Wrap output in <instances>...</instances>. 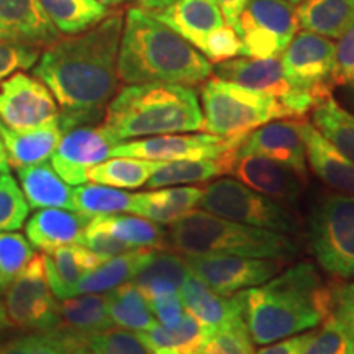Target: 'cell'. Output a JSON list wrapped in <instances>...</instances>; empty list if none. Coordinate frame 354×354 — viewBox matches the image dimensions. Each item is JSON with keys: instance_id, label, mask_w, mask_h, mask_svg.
Segmentation results:
<instances>
[{"instance_id": "cell-58", "label": "cell", "mask_w": 354, "mask_h": 354, "mask_svg": "<svg viewBox=\"0 0 354 354\" xmlns=\"http://www.w3.org/2000/svg\"><path fill=\"white\" fill-rule=\"evenodd\" d=\"M97 2H100L102 6H105V7H109V8H113V7L123 6V3L131 2V0H97Z\"/></svg>"}, {"instance_id": "cell-8", "label": "cell", "mask_w": 354, "mask_h": 354, "mask_svg": "<svg viewBox=\"0 0 354 354\" xmlns=\"http://www.w3.org/2000/svg\"><path fill=\"white\" fill-rule=\"evenodd\" d=\"M198 205L236 223L286 234L297 232V221L286 207L233 179H220L207 185Z\"/></svg>"}, {"instance_id": "cell-16", "label": "cell", "mask_w": 354, "mask_h": 354, "mask_svg": "<svg viewBox=\"0 0 354 354\" xmlns=\"http://www.w3.org/2000/svg\"><path fill=\"white\" fill-rule=\"evenodd\" d=\"M115 145L118 143L102 123L76 127L63 133L51 156V166L66 184H86L88 169L105 161Z\"/></svg>"}, {"instance_id": "cell-31", "label": "cell", "mask_w": 354, "mask_h": 354, "mask_svg": "<svg viewBox=\"0 0 354 354\" xmlns=\"http://www.w3.org/2000/svg\"><path fill=\"white\" fill-rule=\"evenodd\" d=\"M299 26L328 39H338L354 25V0H304L295 8Z\"/></svg>"}, {"instance_id": "cell-2", "label": "cell", "mask_w": 354, "mask_h": 354, "mask_svg": "<svg viewBox=\"0 0 354 354\" xmlns=\"http://www.w3.org/2000/svg\"><path fill=\"white\" fill-rule=\"evenodd\" d=\"M333 310V286L312 263H299L243 290V318L256 344H271L322 325Z\"/></svg>"}, {"instance_id": "cell-10", "label": "cell", "mask_w": 354, "mask_h": 354, "mask_svg": "<svg viewBox=\"0 0 354 354\" xmlns=\"http://www.w3.org/2000/svg\"><path fill=\"white\" fill-rule=\"evenodd\" d=\"M212 74L223 81L272 95L289 110L292 118H302L323 100V97L315 92L292 86L284 76L279 57H233L214 64Z\"/></svg>"}, {"instance_id": "cell-28", "label": "cell", "mask_w": 354, "mask_h": 354, "mask_svg": "<svg viewBox=\"0 0 354 354\" xmlns=\"http://www.w3.org/2000/svg\"><path fill=\"white\" fill-rule=\"evenodd\" d=\"M17 176L30 209L74 210L73 189L56 174L51 165L39 162L35 166L19 167Z\"/></svg>"}, {"instance_id": "cell-32", "label": "cell", "mask_w": 354, "mask_h": 354, "mask_svg": "<svg viewBox=\"0 0 354 354\" xmlns=\"http://www.w3.org/2000/svg\"><path fill=\"white\" fill-rule=\"evenodd\" d=\"M189 274L190 269L184 256L154 250L151 258L131 282L149 300L167 292H179Z\"/></svg>"}, {"instance_id": "cell-20", "label": "cell", "mask_w": 354, "mask_h": 354, "mask_svg": "<svg viewBox=\"0 0 354 354\" xmlns=\"http://www.w3.org/2000/svg\"><path fill=\"white\" fill-rule=\"evenodd\" d=\"M184 310L212 331L243 320V290L221 295L190 272L179 289Z\"/></svg>"}, {"instance_id": "cell-4", "label": "cell", "mask_w": 354, "mask_h": 354, "mask_svg": "<svg viewBox=\"0 0 354 354\" xmlns=\"http://www.w3.org/2000/svg\"><path fill=\"white\" fill-rule=\"evenodd\" d=\"M102 127L122 143L146 136L198 131L203 127V115L197 92L190 86L131 84L110 100Z\"/></svg>"}, {"instance_id": "cell-35", "label": "cell", "mask_w": 354, "mask_h": 354, "mask_svg": "<svg viewBox=\"0 0 354 354\" xmlns=\"http://www.w3.org/2000/svg\"><path fill=\"white\" fill-rule=\"evenodd\" d=\"M312 125L354 162V113L328 95L312 109Z\"/></svg>"}, {"instance_id": "cell-48", "label": "cell", "mask_w": 354, "mask_h": 354, "mask_svg": "<svg viewBox=\"0 0 354 354\" xmlns=\"http://www.w3.org/2000/svg\"><path fill=\"white\" fill-rule=\"evenodd\" d=\"M86 348L87 342L57 328L35 333L33 354H86Z\"/></svg>"}, {"instance_id": "cell-26", "label": "cell", "mask_w": 354, "mask_h": 354, "mask_svg": "<svg viewBox=\"0 0 354 354\" xmlns=\"http://www.w3.org/2000/svg\"><path fill=\"white\" fill-rule=\"evenodd\" d=\"M112 326L113 323L107 312V294L74 295L59 304L56 328L74 338L88 342V338Z\"/></svg>"}, {"instance_id": "cell-18", "label": "cell", "mask_w": 354, "mask_h": 354, "mask_svg": "<svg viewBox=\"0 0 354 354\" xmlns=\"http://www.w3.org/2000/svg\"><path fill=\"white\" fill-rule=\"evenodd\" d=\"M240 154H258L289 167L300 179L307 180V153L300 118L277 120L250 131L236 148Z\"/></svg>"}, {"instance_id": "cell-43", "label": "cell", "mask_w": 354, "mask_h": 354, "mask_svg": "<svg viewBox=\"0 0 354 354\" xmlns=\"http://www.w3.org/2000/svg\"><path fill=\"white\" fill-rule=\"evenodd\" d=\"M86 354H151L136 333L123 328H109L88 338Z\"/></svg>"}, {"instance_id": "cell-38", "label": "cell", "mask_w": 354, "mask_h": 354, "mask_svg": "<svg viewBox=\"0 0 354 354\" xmlns=\"http://www.w3.org/2000/svg\"><path fill=\"white\" fill-rule=\"evenodd\" d=\"M102 228H105L112 236L133 248H153L165 250L166 232L159 223L143 218V216L127 215H100L94 216Z\"/></svg>"}, {"instance_id": "cell-52", "label": "cell", "mask_w": 354, "mask_h": 354, "mask_svg": "<svg viewBox=\"0 0 354 354\" xmlns=\"http://www.w3.org/2000/svg\"><path fill=\"white\" fill-rule=\"evenodd\" d=\"M307 338V333L299 336H289V338L277 342L276 344H269L263 349H259L256 354H300L302 344Z\"/></svg>"}, {"instance_id": "cell-7", "label": "cell", "mask_w": 354, "mask_h": 354, "mask_svg": "<svg viewBox=\"0 0 354 354\" xmlns=\"http://www.w3.org/2000/svg\"><path fill=\"white\" fill-rule=\"evenodd\" d=\"M310 246L336 277H354V194L326 196L310 216Z\"/></svg>"}, {"instance_id": "cell-59", "label": "cell", "mask_w": 354, "mask_h": 354, "mask_svg": "<svg viewBox=\"0 0 354 354\" xmlns=\"http://www.w3.org/2000/svg\"><path fill=\"white\" fill-rule=\"evenodd\" d=\"M349 91H351V97H353V100H354V84H351V86H349Z\"/></svg>"}, {"instance_id": "cell-27", "label": "cell", "mask_w": 354, "mask_h": 354, "mask_svg": "<svg viewBox=\"0 0 354 354\" xmlns=\"http://www.w3.org/2000/svg\"><path fill=\"white\" fill-rule=\"evenodd\" d=\"M202 194L201 187H162L133 194L131 214L159 225H171L194 210Z\"/></svg>"}, {"instance_id": "cell-37", "label": "cell", "mask_w": 354, "mask_h": 354, "mask_svg": "<svg viewBox=\"0 0 354 354\" xmlns=\"http://www.w3.org/2000/svg\"><path fill=\"white\" fill-rule=\"evenodd\" d=\"M225 174L223 158L216 159H183V161L159 162L149 177L146 187L162 189L169 185H189L214 179Z\"/></svg>"}, {"instance_id": "cell-34", "label": "cell", "mask_w": 354, "mask_h": 354, "mask_svg": "<svg viewBox=\"0 0 354 354\" xmlns=\"http://www.w3.org/2000/svg\"><path fill=\"white\" fill-rule=\"evenodd\" d=\"M107 312L113 326L136 333L149 330L158 323L148 299L131 281L109 290Z\"/></svg>"}, {"instance_id": "cell-6", "label": "cell", "mask_w": 354, "mask_h": 354, "mask_svg": "<svg viewBox=\"0 0 354 354\" xmlns=\"http://www.w3.org/2000/svg\"><path fill=\"white\" fill-rule=\"evenodd\" d=\"M202 131L221 138L245 136L272 120L290 117L272 95L218 77L202 82Z\"/></svg>"}, {"instance_id": "cell-51", "label": "cell", "mask_w": 354, "mask_h": 354, "mask_svg": "<svg viewBox=\"0 0 354 354\" xmlns=\"http://www.w3.org/2000/svg\"><path fill=\"white\" fill-rule=\"evenodd\" d=\"M331 313L354 335V282L333 286Z\"/></svg>"}, {"instance_id": "cell-36", "label": "cell", "mask_w": 354, "mask_h": 354, "mask_svg": "<svg viewBox=\"0 0 354 354\" xmlns=\"http://www.w3.org/2000/svg\"><path fill=\"white\" fill-rule=\"evenodd\" d=\"M158 166L159 161L115 156L113 159H109V161L105 159L91 167L87 172V179L115 189H138L146 185Z\"/></svg>"}, {"instance_id": "cell-46", "label": "cell", "mask_w": 354, "mask_h": 354, "mask_svg": "<svg viewBox=\"0 0 354 354\" xmlns=\"http://www.w3.org/2000/svg\"><path fill=\"white\" fill-rule=\"evenodd\" d=\"M39 57V48L30 44L0 41V82L19 71L32 69Z\"/></svg>"}, {"instance_id": "cell-13", "label": "cell", "mask_w": 354, "mask_h": 354, "mask_svg": "<svg viewBox=\"0 0 354 354\" xmlns=\"http://www.w3.org/2000/svg\"><path fill=\"white\" fill-rule=\"evenodd\" d=\"M190 272L221 295L261 286L282 269L284 259L245 258V256H184Z\"/></svg>"}, {"instance_id": "cell-11", "label": "cell", "mask_w": 354, "mask_h": 354, "mask_svg": "<svg viewBox=\"0 0 354 354\" xmlns=\"http://www.w3.org/2000/svg\"><path fill=\"white\" fill-rule=\"evenodd\" d=\"M7 317L21 330L50 331L56 328L59 304L48 284L43 254H35L20 276L6 289Z\"/></svg>"}, {"instance_id": "cell-5", "label": "cell", "mask_w": 354, "mask_h": 354, "mask_svg": "<svg viewBox=\"0 0 354 354\" xmlns=\"http://www.w3.org/2000/svg\"><path fill=\"white\" fill-rule=\"evenodd\" d=\"M166 248L183 256H245L289 259L299 246L289 234L250 227L205 210H190L171 223Z\"/></svg>"}, {"instance_id": "cell-41", "label": "cell", "mask_w": 354, "mask_h": 354, "mask_svg": "<svg viewBox=\"0 0 354 354\" xmlns=\"http://www.w3.org/2000/svg\"><path fill=\"white\" fill-rule=\"evenodd\" d=\"M33 256V248L24 234L0 233V290H6L20 276Z\"/></svg>"}, {"instance_id": "cell-54", "label": "cell", "mask_w": 354, "mask_h": 354, "mask_svg": "<svg viewBox=\"0 0 354 354\" xmlns=\"http://www.w3.org/2000/svg\"><path fill=\"white\" fill-rule=\"evenodd\" d=\"M33 346L35 333L6 343L3 346H0V354H33Z\"/></svg>"}, {"instance_id": "cell-15", "label": "cell", "mask_w": 354, "mask_h": 354, "mask_svg": "<svg viewBox=\"0 0 354 354\" xmlns=\"http://www.w3.org/2000/svg\"><path fill=\"white\" fill-rule=\"evenodd\" d=\"M335 43L312 32H300L281 55L284 76L292 86L312 91L320 97L331 95Z\"/></svg>"}, {"instance_id": "cell-24", "label": "cell", "mask_w": 354, "mask_h": 354, "mask_svg": "<svg viewBox=\"0 0 354 354\" xmlns=\"http://www.w3.org/2000/svg\"><path fill=\"white\" fill-rule=\"evenodd\" d=\"M63 130L59 122L48 123L32 130H12L0 122V138L6 148L10 167L15 169L46 162L59 143Z\"/></svg>"}, {"instance_id": "cell-19", "label": "cell", "mask_w": 354, "mask_h": 354, "mask_svg": "<svg viewBox=\"0 0 354 354\" xmlns=\"http://www.w3.org/2000/svg\"><path fill=\"white\" fill-rule=\"evenodd\" d=\"M61 38L39 0H0V41L46 48Z\"/></svg>"}, {"instance_id": "cell-47", "label": "cell", "mask_w": 354, "mask_h": 354, "mask_svg": "<svg viewBox=\"0 0 354 354\" xmlns=\"http://www.w3.org/2000/svg\"><path fill=\"white\" fill-rule=\"evenodd\" d=\"M202 55L210 61V63H221V61L233 59L241 53V41L238 38L233 26L223 25L221 28L215 30L205 39L202 48Z\"/></svg>"}, {"instance_id": "cell-57", "label": "cell", "mask_w": 354, "mask_h": 354, "mask_svg": "<svg viewBox=\"0 0 354 354\" xmlns=\"http://www.w3.org/2000/svg\"><path fill=\"white\" fill-rule=\"evenodd\" d=\"M8 326H12L10 320H8L7 317V310H6V305H3L2 300H0V333H2L3 330L8 328Z\"/></svg>"}, {"instance_id": "cell-25", "label": "cell", "mask_w": 354, "mask_h": 354, "mask_svg": "<svg viewBox=\"0 0 354 354\" xmlns=\"http://www.w3.org/2000/svg\"><path fill=\"white\" fill-rule=\"evenodd\" d=\"M48 284L56 299L74 297V289L84 274L104 263L99 256L82 245L61 246L43 254Z\"/></svg>"}, {"instance_id": "cell-50", "label": "cell", "mask_w": 354, "mask_h": 354, "mask_svg": "<svg viewBox=\"0 0 354 354\" xmlns=\"http://www.w3.org/2000/svg\"><path fill=\"white\" fill-rule=\"evenodd\" d=\"M148 302L154 317L158 318L161 325L167 326V328L179 325L180 320H183L185 310L179 292H167V294L149 299Z\"/></svg>"}, {"instance_id": "cell-40", "label": "cell", "mask_w": 354, "mask_h": 354, "mask_svg": "<svg viewBox=\"0 0 354 354\" xmlns=\"http://www.w3.org/2000/svg\"><path fill=\"white\" fill-rule=\"evenodd\" d=\"M300 354H354V335L331 313L320 330L307 333Z\"/></svg>"}, {"instance_id": "cell-29", "label": "cell", "mask_w": 354, "mask_h": 354, "mask_svg": "<svg viewBox=\"0 0 354 354\" xmlns=\"http://www.w3.org/2000/svg\"><path fill=\"white\" fill-rule=\"evenodd\" d=\"M212 335L214 331L198 323L187 312L179 325L172 328L156 323L149 330L136 333L151 354H192L209 342Z\"/></svg>"}, {"instance_id": "cell-45", "label": "cell", "mask_w": 354, "mask_h": 354, "mask_svg": "<svg viewBox=\"0 0 354 354\" xmlns=\"http://www.w3.org/2000/svg\"><path fill=\"white\" fill-rule=\"evenodd\" d=\"M81 245L91 250L92 253H95L102 261H107L118 254L127 253V251L135 250L133 246L112 236L105 228H102L94 216L87 223L86 230H84Z\"/></svg>"}, {"instance_id": "cell-60", "label": "cell", "mask_w": 354, "mask_h": 354, "mask_svg": "<svg viewBox=\"0 0 354 354\" xmlns=\"http://www.w3.org/2000/svg\"><path fill=\"white\" fill-rule=\"evenodd\" d=\"M290 3H300V2H304V0H289Z\"/></svg>"}, {"instance_id": "cell-9", "label": "cell", "mask_w": 354, "mask_h": 354, "mask_svg": "<svg viewBox=\"0 0 354 354\" xmlns=\"http://www.w3.org/2000/svg\"><path fill=\"white\" fill-rule=\"evenodd\" d=\"M233 28L241 41L240 56L279 57L297 35V12L289 0H248Z\"/></svg>"}, {"instance_id": "cell-39", "label": "cell", "mask_w": 354, "mask_h": 354, "mask_svg": "<svg viewBox=\"0 0 354 354\" xmlns=\"http://www.w3.org/2000/svg\"><path fill=\"white\" fill-rule=\"evenodd\" d=\"M74 210L87 216L117 215L130 212L133 194L104 184H81L73 190Z\"/></svg>"}, {"instance_id": "cell-42", "label": "cell", "mask_w": 354, "mask_h": 354, "mask_svg": "<svg viewBox=\"0 0 354 354\" xmlns=\"http://www.w3.org/2000/svg\"><path fill=\"white\" fill-rule=\"evenodd\" d=\"M30 205L10 174L0 176V233L17 232L25 225Z\"/></svg>"}, {"instance_id": "cell-23", "label": "cell", "mask_w": 354, "mask_h": 354, "mask_svg": "<svg viewBox=\"0 0 354 354\" xmlns=\"http://www.w3.org/2000/svg\"><path fill=\"white\" fill-rule=\"evenodd\" d=\"M307 161L317 177L328 187L354 194V162L338 151L312 123L300 120Z\"/></svg>"}, {"instance_id": "cell-33", "label": "cell", "mask_w": 354, "mask_h": 354, "mask_svg": "<svg viewBox=\"0 0 354 354\" xmlns=\"http://www.w3.org/2000/svg\"><path fill=\"white\" fill-rule=\"evenodd\" d=\"M48 19L66 37L81 35L112 13L97 0H39Z\"/></svg>"}, {"instance_id": "cell-12", "label": "cell", "mask_w": 354, "mask_h": 354, "mask_svg": "<svg viewBox=\"0 0 354 354\" xmlns=\"http://www.w3.org/2000/svg\"><path fill=\"white\" fill-rule=\"evenodd\" d=\"M0 122L12 130H32L59 122V107L38 77L19 71L0 82Z\"/></svg>"}, {"instance_id": "cell-49", "label": "cell", "mask_w": 354, "mask_h": 354, "mask_svg": "<svg viewBox=\"0 0 354 354\" xmlns=\"http://www.w3.org/2000/svg\"><path fill=\"white\" fill-rule=\"evenodd\" d=\"M335 44V66L331 73L333 86H351L354 84V25L338 38Z\"/></svg>"}, {"instance_id": "cell-56", "label": "cell", "mask_w": 354, "mask_h": 354, "mask_svg": "<svg viewBox=\"0 0 354 354\" xmlns=\"http://www.w3.org/2000/svg\"><path fill=\"white\" fill-rule=\"evenodd\" d=\"M10 174V162H8L6 148H3L2 138H0V176Z\"/></svg>"}, {"instance_id": "cell-55", "label": "cell", "mask_w": 354, "mask_h": 354, "mask_svg": "<svg viewBox=\"0 0 354 354\" xmlns=\"http://www.w3.org/2000/svg\"><path fill=\"white\" fill-rule=\"evenodd\" d=\"M174 2H177V0H138V7L143 8V10L153 12L169 7Z\"/></svg>"}, {"instance_id": "cell-17", "label": "cell", "mask_w": 354, "mask_h": 354, "mask_svg": "<svg viewBox=\"0 0 354 354\" xmlns=\"http://www.w3.org/2000/svg\"><path fill=\"white\" fill-rule=\"evenodd\" d=\"M238 146L221 154L225 162V174L234 176L238 183L248 185L272 201L297 202L304 180L294 171L269 158L236 153Z\"/></svg>"}, {"instance_id": "cell-14", "label": "cell", "mask_w": 354, "mask_h": 354, "mask_svg": "<svg viewBox=\"0 0 354 354\" xmlns=\"http://www.w3.org/2000/svg\"><path fill=\"white\" fill-rule=\"evenodd\" d=\"M246 136V135H245ZM245 136L221 138V136L202 133V135H158L143 140L122 141L115 145L110 156L140 158L148 161H183V159H216L228 149L234 148Z\"/></svg>"}, {"instance_id": "cell-21", "label": "cell", "mask_w": 354, "mask_h": 354, "mask_svg": "<svg viewBox=\"0 0 354 354\" xmlns=\"http://www.w3.org/2000/svg\"><path fill=\"white\" fill-rule=\"evenodd\" d=\"M202 51L205 39L225 24L216 0H177L161 10H146Z\"/></svg>"}, {"instance_id": "cell-53", "label": "cell", "mask_w": 354, "mask_h": 354, "mask_svg": "<svg viewBox=\"0 0 354 354\" xmlns=\"http://www.w3.org/2000/svg\"><path fill=\"white\" fill-rule=\"evenodd\" d=\"M216 3H218L225 24L228 26H234L238 17L245 10L248 0H216Z\"/></svg>"}, {"instance_id": "cell-30", "label": "cell", "mask_w": 354, "mask_h": 354, "mask_svg": "<svg viewBox=\"0 0 354 354\" xmlns=\"http://www.w3.org/2000/svg\"><path fill=\"white\" fill-rule=\"evenodd\" d=\"M153 251V248H135V250L104 261L95 269L84 274L74 289V295L102 294V292H109L133 281V277L151 258Z\"/></svg>"}, {"instance_id": "cell-22", "label": "cell", "mask_w": 354, "mask_h": 354, "mask_svg": "<svg viewBox=\"0 0 354 354\" xmlns=\"http://www.w3.org/2000/svg\"><path fill=\"white\" fill-rule=\"evenodd\" d=\"M91 216L66 209H38L26 221V240L43 253L61 246L81 245Z\"/></svg>"}, {"instance_id": "cell-1", "label": "cell", "mask_w": 354, "mask_h": 354, "mask_svg": "<svg viewBox=\"0 0 354 354\" xmlns=\"http://www.w3.org/2000/svg\"><path fill=\"white\" fill-rule=\"evenodd\" d=\"M123 19L122 12H112L87 32L59 38L33 66V76L57 102L63 133L104 120L120 81L117 57Z\"/></svg>"}, {"instance_id": "cell-44", "label": "cell", "mask_w": 354, "mask_h": 354, "mask_svg": "<svg viewBox=\"0 0 354 354\" xmlns=\"http://www.w3.org/2000/svg\"><path fill=\"white\" fill-rule=\"evenodd\" d=\"M203 348L209 354H253V339L245 318L216 330Z\"/></svg>"}, {"instance_id": "cell-3", "label": "cell", "mask_w": 354, "mask_h": 354, "mask_svg": "<svg viewBox=\"0 0 354 354\" xmlns=\"http://www.w3.org/2000/svg\"><path fill=\"white\" fill-rule=\"evenodd\" d=\"M214 66L196 46L140 7L123 19L117 57L118 79L131 84L167 82L198 86Z\"/></svg>"}]
</instances>
